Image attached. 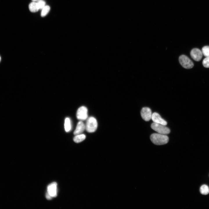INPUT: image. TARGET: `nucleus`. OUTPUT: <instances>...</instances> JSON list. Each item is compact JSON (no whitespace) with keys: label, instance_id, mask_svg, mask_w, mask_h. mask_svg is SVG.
Returning a JSON list of instances; mask_svg holds the SVG:
<instances>
[{"label":"nucleus","instance_id":"1","mask_svg":"<svg viewBox=\"0 0 209 209\" xmlns=\"http://www.w3.org/2000/svg\"><path fill=\"white\" fill-rule=\"evenodd\" d=\"M150 139L152 142L157 145H161L167 143L169 138L165 134L159 133H154L151 135Z\"/></svg>","mask_w":209,"mask_h":209},{"label":"nucleus","instance_id":"2","mask_svg":"<svg viewBox=\"0 0 209 209\" xmlns=\"http://www.w3.org/2000/svg\"><path fill=\"white\" fill-rule=\"evenodd\" d=\"M98 127L97 122L96 119L93 117H90L87 118L85 125V129L90 133L95 132Z\"/></svg>","mask_w":209,"mask_h":209},{"label":"nucleus","instance_id":"3","mask_svg":"<svg viewBox=\"0 0 209 209\" xmlns=\"http://www.w3.org/2000/svg\"><path fill=\"white\" fill-rule=\"evenodd\" d=\"M151 127L153 129L159 134L166 135L170 132V129L168 127L160 124L154 122L152 124Z\"/></svg>","mask_w":209,"mask_h":209},{"label":"nucleus","instance_id":"4","mask_svg":"<svg viewBox=\"0 0 209 209\" xmlns=\"http://www.w3.org/2000/svg\"><path fill=\"white\" fill-rule=\"evenodd\" d=\"M179 61L181 65L185 69H191L194 66V64L193 62L185 55H180L179 57Z\"/></svg>","mask_w":209,"mask_h":209},{"label":"nucleus","instance_id":"5","mask_svg":"<svg viewBox=\"0 0 209 209\" xmlns=\"http://www.w3.org/2000/svg\"><path fill=\"white\" fill-rule=\"evenodd\" d=\"M76 116L77 118L81 121L85 120L88 118V110L85 107H80L78 109Z\"/></svg>","mask_w":209,"mask_h":209},{"label":"nucleus","instance_id":"6","mask_svg":"<svg viewBox=\"0 0 209 209\" xmlns=\"http://www.w3.org/2000/svg\"><path fill=\"white\" fill-rule=\"evenodd\" d=\"M140 113L141 117L145 121H149L151 119L152 111L148 107L143 108Z\"/></svg>","mask_w":209,"mask_h":209},{"label":"nucleus","instance_id":"7","mask_svg":"<svg viewBox=\"0 0 209 209\" xmlns=\"http://www.w3.org/2000/svg\"><path fill=\"white\" fill-rule=\"evenodd\" d=\"M203 55L202 51L197 48L192 49L190 52L192 58L196 61H199L201 60Z\"/></svg>","mask_w":209,"mask_h":209},{"label":"nucleus","instance_id":"8","mask_svg":"<svg viewBox=\"0 0 209 209\" xmlns=\"http://www.w3.org/2000/svg\"><path fill=\"white\" fill-rule=\"evenodd\" d=\"M57 183L53 182L50 184L47 187V192L53 198L57 195Z\"/></svg>","mask_w":209,"mask_h":209},{"label":"nucleus","instance_id":"9","mask_svg":"<svg viewBox=\"0 0 209 209\" xmlns=\"http://www.w3.org/2000/svg\"><path fill=\"white\" fill-rule=\"evenodd\" d=\"M151 119L154 122L164 125H167V122L163 119L158 113L156 112H154L152 114Z\"/></svg>","mask_w":209,"mask_h":209},{"label":"nucleus","instance_id":"10","mask_svg":"<svg viewBox=\"0 0 209 209\" xmlns=\"http://www.w3.org/2000/svg\"><path fill=\"white\" fill-rule=\"evenodd\" d=\"M85 129V125L80 120L78 123L73 134L75 135L81 134Z\"/></svg>","mask_w":209,"mask_h":209},{"label":"nucleus","instance_id":"11","mask_svg":"<svg viewBox=\"0 0 209 209\" xmlns=\"http://www.w3.org/2000/svg\"><path fill=\"white\" fill-rule=\"evenodd\" d=\"M29 8L30 10L33 12H37L39 10L38 4L35 1H33L30 3Z\"/></svg>","mask_w":209,"mask_h":209},{"label":"nucleus","instance_id":"12","mask_svg":"<svg viewBox=\"0 0 209 209\" xmlns=\"http://www.w3.org/2000/svg\"><path fill=\"white\" fill-rule=\"evenodd\" d=\"M86 138V136L83 134L76 135L74 137L73 140L76 143H80L83 141Z\"/></svg>","mask_w":209,"mask_h":209},{"label":"nucleus","instance_id":"13","mask_svg":"<svg viewBox=\"0 0 209 209\" xmlns=\"http://www.w3.org/2000/svg\"><path fill=\"white\" fill-rule=\"evenodd\" d=\"M200 191L202 194L207 195L209 193V188L207 185H203L200 187Z\"/></svg>","mask_w":209,"mask_h":209},{"label":"nucleus","instance_id":"14","mask_svg":"<svg viewBox=\"0 0 209 209\" xmlns=\"http://www.w3.org/2000/svg\"><path fill=\"white\" fill-rule=\"evenodd\" d=\"M64 128L66 132H69L71 129V121L70 119L68 118H66L65 120Z\"/></svg>","mask_w":209,"mask_h":209},{"label":"nucleus","instance_id":"15","mask_svg":"<svg viewBox=\"0 0 209 209\" xmlns=\"http://www.w3.org/2000/svg\"><path fill=\"white\" fill-rule=\"evenodd\" d=\"M50 9V6H45L42 9L41 12V16L44 17L48 13Z\"/></svg>","mask_w":209,"mask_h":209},{"label":"nucleus","instance_id":"16","mask_svg":"<svg viewBox=\"0 0 209 209\" xmlns=\"http://www.w3.org/2000/svg\"><path fill=\"white\" fill-rule=\"evenodd\" d=\"M203 54L206 57H209V46H203L202 49Z\"/></svg>","mask_w":209,"mask_h":209},{"label":"nucleus","instance_id":"17","mask_svg":"<svg viewBox=\"0 0 209 209\" xmlns=\"http://www.w3.org/2000/svg\"><path fill=\"white\" fill-rule=\"evenodd\" d=\"M203 66L206 68H209V57L205 58L202 62Z\"/></svg>","mask_w":209,"mask_h":209},{"label":"nucleus","instance_id":"18","mask_svg":"<svg viewBox=\"0 0 209 209\" xmlns=\"http://www.w3.org/2000/svg\"><path fill=\"white\" fill-rule=\"evenodd\" d=\"M37 2L38 4L39 9H42L45 6L46 3L43 0H39Z\"/></svg>","mask_w":209,"mask_h":209},{"label":"nucleus","instance_id":"19","mask_svg":"<svg viewBox=\"0 0 209 209\" xmlns=\"http://www.w3.org/2000/svg\"><path fill=\"white\" fill-rule=\"evenodd\" d=\"M46 197L48 200H51L53 197L51 196L47 192L46 194Z\"/></svg>","mask_w":209,"mask_h":209},{"label":"nucleus","instance_id":"20","mask_svg":"<svg viewBox=\"0 0 209 209\" xmlns=\"http://www.w3.org/2000/svg\"><path fill=\"white\" fill-rule=\"evenodd\" d=\"M32 0V1H38L40 0Z\"/></svg>","mask_w":209,"mask_h":209},{"label":"nucleus","instance_id":"21","mask_svg":"<svg viewBox=\"0 0 209 209\" xmlns=\"http://www.w3.org/2000/svg\"><path fill=\"white\" fill-rule=\"evenodd\" d=\"M1 57H0V60H1Z\"/></svg>","mask_w":209,"mask_h":209}]
</instances>
